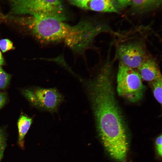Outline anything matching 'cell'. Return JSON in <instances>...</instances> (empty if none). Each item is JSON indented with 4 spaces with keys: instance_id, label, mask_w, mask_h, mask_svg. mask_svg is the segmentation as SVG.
Masks as SVG:
<instances>
[{
    "instance_id": "14",
    "label": "cell",
    "mask_w": 162,
    "mask_h": 162,
    "mask_svg": "<svg viewBox=\"0 0 162 162\" xmlns=\"http://www.w3.org/2000/svg\"><path fill=\"white\" fill-rule=\"evenodd\" d=\"M6 146L5 136L3 130L0 128V161L3 157Z\"/></svg>"
},
{
    "instance_id": "4",
    "label": "cell",
    "mask_w": 162,
    "mask_h": 162,
    "mask_svg": "<svg viewBox=\"0 0 162 162\" xmlns=\"http://www.w3.org/2000/svg\"><path fill=\"white\" fill-rule=\"evenodd\" d=\"M117 82V91L121 97L131 102L142 98L145 87L136 69L119 63Z\"/></svg>"
},
{
    "instance_id": "6",
    "label": "cell",
    "mask_w": 162,
    "mask_h": 162,
    "mask_svg": "<svg viewBox=\"0 0 162 162\" xmlns=\"http://www.w3.org/2000/svg\"><path fill=\"white\" fill-rule=\"evenodd\" d=\"M24 96L33 106L42 110L57 112L64 97L56 88H34L24 90Z\"/></svg>"
},
{
    "instance_id": "3",
    "label": "cell",
    "mask_w": 162,
    "mask_h": 162,
    "mask_svg": "<svg viewBox=\"0 0 162 162\" xmlns=\"http://www.w3.org/2000/svg\"><path fill=\"white\" fill-rule=\"evenodd\" d=\"M131 37L123 38L118 42L116 57L119 63L136 69L151 56L148 54L145 40L143 38Z\"/></svg>"
},
{
    "instance_id": "15",
    "label": "cell",
    "mask_w": 162,
    "mask_h": 162,
    "mask_svg": "<svg viewBox=\"0 0 162 162\" xmlns=\"http://www.w3.org/2000/svg\"><path fill=\"white\" fill-rule=\"evenodd\" d=\"M162 136L161 134L159 136L156 138L155 142L156 151L158 154L160 156V157L162 156Z\"/></svg>"
},
{
    "instance_id": "16",
    "label": "cell",
    "mask_w": 162,
    "mask_h": 162,
    "mask_svg": "<svg viewBox=\"0 0 162 162\" xmlns=\"http://www.w3.org/2000/svg\"><path fill=\"white\" fill-rule=\"evenodd\" d=\"M72 4L80 8L85 9L87 3L91 0H68Z\"/></svg>"
},
{
    "instance_id": "12",
    "label": "cell",
    "mask_w": 162,
    "mask_h": 162,
    "mask_svg": "<svg viewBox=\"0 0 162 162\" xmlns=\"http://www.w3.org/2000/svg\"><path fill=\"white\" fill-rule=\"evenodd\" d=\"M10 75L4 71L0 66V89H4L8 86Z\"/></svg>"
},
{
    "instance_id": "11",
    "label": "cell",
    "mask_w": 162,
    "mask_h": 162,
    "mask_svg": "<svg viewBox=\"0 0 162 162\" xmlns=\"http://www.w3.org/2000/svg\"><path fill=\"white\" fill-rule=\"evenodd\" d=\"M160 0H131L134 7L140 9H143L158 2Z\"/></svg>"
},
{
    "instance_id": "5",
    "label": "cell",
    "mask_w": 162,
    "mask_h": 162,
    "mask_svg": "<svg viewBox=\"0 0 162 162\" xmlns=\"http://www.w3.org/2000/svg\"><path fill=\"white\" fill-rule=\"evenodd\" d=\"M10 14L39 16H64L61 0H7Z\"/></svg>"
},
{
    "instance_id": "7",
    "label": "cell",
    "mask_w": 162,
    "mask_h": 162,
    "mask_svg": "<svg viewBox=\"0 0 162 162\" xmlns=\"http://www.w3.org/2000/svg\"><path fill=\"white\" fill-rule=\"evenodd\" d=\"M142 79L148 81L162 78L157 62L150 57L143 62L137 69Z\"/></svg>"
},
{
    "instance_id": "17",
    "label": "cell",
    "mask_w": 162,
    "mask_h": 162,
    "mask_svg": "<svg viewBox=\"0 0 162 162\" xmlns=\"http://www.w3.org/2000/svg\"><path fill=\"white\" fill-rule=\"evenodd\" d=\"M7 99L6 94L4 92H0V109L5 104Z\"/></svg>"
},
{
    "instance_id": "9",
    "label": "cell",
    "mask_w": 162,
    "mask_h": 162,
    "mask_svg": "<svg viewBox=\"0 0 162 162\" xmlns=\"http://www.w3.org/2000/svg\"><path fill=\"white\" fill-rule=\"evenodd\" d=\"M32 122V119L25 115H21L18 122L19 132L18 143L21 148L24 147V138Z\"/></svg>"
},
{
    "instance_id": "18",
    "label": "cell",
    "mask_w": 162,
    "mask_h": 162,
    "mask_svg": "<svg viewBox=\"0 0 162 162\" xmlns=\"http://www.w3.org/2000/svg\"><path fill=\"white\" fill-rule=\"evenodd\" d=\"M121 4L124 5L130 2L131 0H117Z\"/></svg>"
},
{
    "instance_id": "1",
    "label": "cell",
    "mask_w": 162,
    "mask_h": 162,
    "mask_svg": "<svg viewBox=\"0 0 162 162\" xmlns=\"http://www.w3.org/2000/svg\"><path fill=\"white\" fill-rule=\"evenodd\" d=\"M113 67L109 63L103 64L96 77L85 86L103 145L112 158L123 162L126 160L129 145L112 86Z\"/></svg>"
},
{
    "instance_id": "10",
    "label": "cell",
    "mask_w": 162,
    "mask_h": 162,
    "mask_svg": "<svg viewBox=\"0 0 162 162\" xmlns=\"http://www.w3.org/2000/svg\"><path fill=\"white\" fill-rule=\"evenodd\" d=\"M154 95L157 101L162 104V78L149 82Z\"/></svg>"
},
{
    "instance_id": "13",
    "label": "cell",
    "mask_w": 162,
    "mask_h": 162,
    "mask_svg": "<svg viewBox=\"0 0 162 162\" xmlns=\"http://www.w3.org/2000/svg\"><path fill=\"white\" fill-rule=\"evenodd\" d=\"M13 44L10 40L5 39L0 40V48L3 52L13 49Z\"/></svg>"
},
{
    "instance_id": "8",
    "label": "cell",
    "mask_w": 162,
    "mask_h": 162,
    "mask_svg": "<svg viewBox=\"0 0 162 162\" xmlns=\"http://www.w3.org/2000/svg\"><path fill=\"white\" fill-rule=\"evenodd\" d=\"M85 9L100 12H118L113 0H91L87 3Z\"/></svg>"
},
{
    "instance_id": "2",
    "label": "cell",
    "mask_w": 162,
    "mask_h": 162,
    "mask_svg": "<svg viewBox=\"0 0 162 162\" xmlns=\"http://www.w3.org/2000/svg\"><path fill=\"white\" fill-rule=\"evenodd\" d=\"M65 17L42 16L34 19L32 25L34 35L43 42H66L70 37L73 26L64 22Z\"/></svg>"
},
{
    "instance_id": "19",
    "label": "cell",
    "mask_w": 162,
    "mask_h": 162,
    "mask_svg": "<svg viewBox=\"0 0 162 162\" xmlns=\"http://www.w3.org/2000/svg\"><path fill=\"white\" fill-rule=\"evenodd\" d=\"M4 59L2 57V53L0 51V66L3 64L4 63Z\"/></svg>"
}]
</instances>
